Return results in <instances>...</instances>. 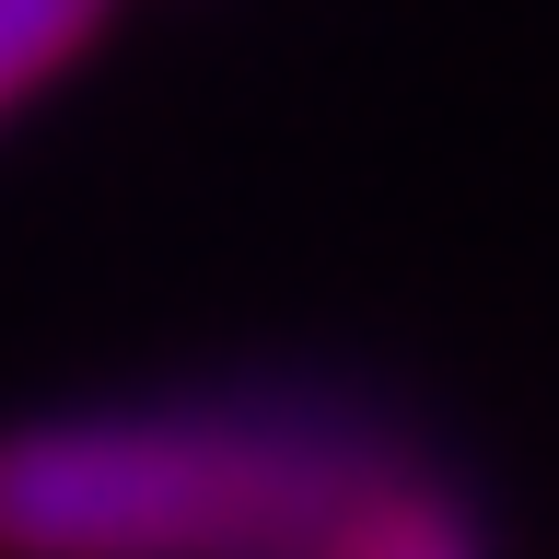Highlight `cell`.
I'll list each match as a JSON object with an SVG mask.
<instances>
[{
    "label": "cell",
    "instance_id": "obj_1",
    "mask_svg": "<svg viewBox=\"0 0 559 559\" xmlns=\"http://www.w3.org/2000/svg\"><path fill=\"white\" fill-rule=\"evenodd\" d=\"M408 478L349 396H175L0 431V559H338Z\"/></svg>",
    "mask_w": 559,
    "mask_h": 559
},
{
    "label": "cell",
    "instance_id": "obj_2",
    "mask_svg": "<svg viewBox=\"0 0 559 559\" xmlns=\"http://www.w3.org/2000/svg\"><path fill=\"white\" fill-rule=\"evenodd\" d=\"M338 559H478V524H466V501H454V489H431V478L408 466L373 513L349 524Z\"/></svg>",
    "mask_w": 559,
    "mask_h": 559
},
{
    "label": "cell",
    "instance_id": "obj_3",
    "mask_svg": "<svg viewBox=\"0 0 559 559\" xmlns=\"http://www.w3.org/2000/svg\"><path fill=\"white\" fill-rule=\"evenodd\" d=\"M105 35V0H0V117Z\"/></svg>",
    "mask_w": 559,
    "mask_h": 559
}]
</instances>
